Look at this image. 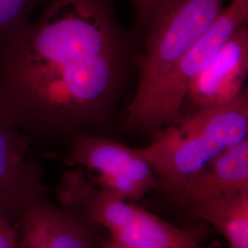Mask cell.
I'll return each mask as SVG.
<instances>
[{
    "label": "cell",
    "mask_w": 248,
    "mask_h": 248,
    "mask_svg": "<svg viewBox=\"0 0 248 248\" xmlns=\"http://www.w3.org/2000/svg\"><path fill=\"white\" fill-rule=\"evenodd\" d=\"M31 138L0 111V215L44 194L42 169L29 156ZM4 217V216H3Z\"/></svg>",
    "instance_id": "obj_6"
},
{
    "label": "cell",
    "mask_w": 248,
    "mask_h": 248,
    "mask_svg": "<svg viewBox=\"0 0 248 248\" xmlns=\"http://www.w3.org/2000/svg\"><path fill=\"white\" fill-rule=\"evenodd\" d=\"M248 73V24L231 36L215 59L187 92L192 108L229 104L242 96ZM191 108V109H192Z\"/></svg>",
    "instance_id": "obj_7"
},
{
    "label": "cell",
    "mask_w": 248,
    "mask_h": 248,
    "mask_svg": "<svg viewBox=\"0 0 248 248\" xmlns=\"http://www.w3.org/2000/svg\"><path fill=\"white\" fill-rule=\"evenodd\" d=\"M124 62L107 0H50L38 19L0 45V111L24 133L98 124Z\"/></svg>",
    "instance_id": "obj_1"
},
{
    "label": "cell",
    "mask_w": 248,
    "mask_h": 248,
    "mask_svg": "<svg viewBox=\"0 0 248 248\" xmlns=\"http://www.w3.org/2000/svg\"><path fill=\"white\" fill-rule=\"evenodd\" d=\"M137 148L154 170L157 187L182 202L205 169L224 152L248 139V90L222 106L183 111Z\"/></svg>",
    "instance_id": "obj_2"
},
{
    "label": "cell",
    "mask_w": 248,
    "mask_h": 248,
    "mask_svg": "<svg viewBox=\"0 0 248 248\" xmlns=\"http://www.w3.org/2000/svg\"><path fill=\"white\" fill-rule=\"evenodd\" d=\"M39 0H0V45L29 23Z\"/></svg>",
    "instance_id": "obj_13"
},
{
    "label": "cell",
    "mask_w": 248,
    "mask_h": 248,
    "mask_svg": "<svg viewBox=\"0 0 248 248\" xmlns=\"http://www.w3.org/2000/svg\"><path fill=\"white\" fill-rule=\"evenodd\" d=\"M23 239L38 248H90L81 222L40 196L23 215Z\"/></svg>",
    "instance_id": "obj_9"
},
{
    "label": "cell",
    "mask_w": 248,
    "mask_h": 248,
    "mask_svg": "<svg viewBox=\"0 0 248 248\" xmlns=\"http://www.w3.org/2000/svg\"><path fill=\"white\" fill-rule=\"evenodd\" d=\"M108 231L110 239L121 245L160 248H202L200 242L205 233L201 227H177L148 212L128 227Z\"/></svg>",
    "instance_id": "obj_11"
},
{
    "label": "cell",
    "mask_w": 248,
    "mask_h": 248,
    "mask_svg": "<svg viewBox=\"0 0 248 248\" xmlns=\"http://www.w3.org/2000/svg\"><path fill=\"white\" fill-rule=\"evenodd\" d=\"M64 163L96 173L89 177L97 186L122 200L139 201L157 188L155 172L137 148L106 137L78 133Z\"/></svg>",
    "instance_id": "obj_5"
},
{
    "label": "cell",
    "mask_w": 248,
    "mask_h": 248,
    "mask_svg": "<svg viewBox=\"0 0 248 248\" xmlns=\"http://www.w3.org/2000/svg\"><path fill=\"white\" fill-rule=\"evenodd\" d=\"M225 0H169L149 22L139 78L127 108L139 106L213 25Z\"/></svg>",
    "instance_id": "obj_4"
},
{
    "label": "cell",
    "mask_w": 248,
    "mask_h": 248,
    "mask_svg": "<svg viewBox=\"0 0 248 248\" xmlns=\"http://www.w3.org/2000/svg\"><path fill=\"white\" fill-rule=\"evenodd\" d=\"M248 190V139L224 152L197 177L182 203L190 206Z\"/></svg>",
    "instance_id": "obj_10"
},
{
    "label": "cell",
    "mask_w": 248,
    "mask_h": 248,
    "mask_svg": "<svg viewBox=\"0 0 248 248\" xmlns=\"http://www.w3.org/2000/svg\"><path fill=\"white\" fill-rule=\"evenodd\" d=\"M0 248H20L7 219L0 215Z\"/></svg>",
    "instance_id": "obj_15"
},
{
    "label": "cell",
    "mask_w": 248,
    "mask_h": 248,
    "mask_svg": "<svg viewBox=\"0 0 248 248\" xmlns=\"http://www.w3.org/2000/svg\"><path fill=\"white\" fill-rule=\"evenodd\" d=\"M169 0H132L137 18L149 23L160 8Z\"/></svg>",
    "instance_id": "obj_14"
},
{
    "label": "cell",
    "mask_w": 248,
    "mask_h": 248,
    "mask_svg": "<svg viewBox=\"0 0 248 248\" xmlns=\"http://www.w3.org/2000/svg\"><path fill=\"white\" fill-rule=\"evenodd\" d=\"M152 248V247H130V246H124L119 243H116L113 240H108L106 243H104L100 248Z\"/></svg>",
    "instance_id": "obj_16"
},
{
    "label": "cell",
    "mask_w": 248,
    "mask_h": 248,
    "mask_svg": "<svg viewBox=\"0 0 248 248\" xmlns=\"http://www.w3.org/2000/svg\"><path fill=\"white\" fill-rule=\"evenodd\" d=\"M248 21V0H232L149 97L139 106L127 108V129L155 133L180 115L192 84L215 59L232 33Z\"/></svg>",
    "instance_id": "obj_3"
},
{
    "label": "cell",
    "mask_w": 248,
    "mask_h": 248,
    "mask_svg": "<svg viewBox=\"0 0 248 248\" xmlns=\"http://www.w3.org/2000/svg\"><path fill=\"white\" fill-rule=\"evenodd\" d=\"M20 248H38L36 246H34L33 244H31V242L27 241V240L23 239V245L22 247H20Z\"/></svg>",
    "instance_id": "obj_17"
},
{
    "label": "cell",
    "mask_w": 248,
    "mask_h": 248,
    "mask_svg": "<svg viewBox=\"0 0 248 248\" xmlns=\"http://www.w3.org/2000/svg\"><path fill=\"white\" fill-rule=\"evenodd\" d=\"M56 195L66 209L82 212L90 222L108 230L128 227L146 212L100 188L80 167H74L63 174Z\"/></svg>",
    "instance_id": "obj_8"
},
{
    "label": "cell",
    "mask_w": 248,
    "mask_h": 248,
    "mask_svg": "<svg viewBox=\"0 0 248 248\" xmlns=\"http://www.w3.org/2000/svg\"><path fill=\"white\" fill-rule=\"evenodd\" d=\"M195 217L224 236L229 248H248V190L189 206Z\"/></svg>",
    "instance_id": "obj_12"
}]
</instances>
